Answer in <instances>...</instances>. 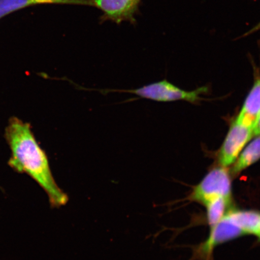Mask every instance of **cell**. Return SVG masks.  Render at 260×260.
<instances>
[{
  "label": "cell",
  "instance_id": "cell-9",
  "mask_svg": "<svg viewBox=\"0 0 260 260\" xmlns=\"http://www.w3.org/2000/svg\"><path fill=\"white\" fill-rule=\"evenodd\" d=\"M229 213L245 235L256 237L260 232V212L255 210H230Z\"/></svg>",
  "mask_w": 260,
  "mask_h": 260
},
{
  "label": "cell",
  "instance_id": "cell-11",
  "mask_svg": "<svg viewBox=\"0 0 260 260\" xmlns=\"http://www.w3.org/2000/svg\"><path fill=\"white\" fill-rule=\"evenodd\" d=\"M231 202L232 198L219 197L204 204L207 210L208 223L211 228L216 225L229 212Z\"/></svg>",
  "mask_w": 260,
  "mask_h": 260
},
{
  "label": "cell",
  "instance_id": "cell-4",
  "mask_svg": "<svg viewBox=\"0 0 260 260\" xmlns=\"http://www.w3.org/2000/svg\"><path fill=\"white\" fill-rule=\"evenodd\" d=\"M252 136L253 125L236 118L231 125L217 155L221 167L226 168L233 164Z\"/></svg>",
  "mask_w": 260,
  "mask_h": 260
},
{
  "label": "cell",
  "instance_id": "cell-6",
  "mask_svg": "<svg viewBox=\"0 0 260 260\" xmlns=\"http://www.w3.org/2000/svg\"><path fill=\"white\" fill-rule=\"evenodd\" d=\"M211 229L209 238L201 247L202 252L206 253L210 252L216 246L245 235L243 230L230 215L229 211L216 225Z\"/></svg>",
  "mask_w": 260,
  "mask_h": 260
},
{
  "label": "cell",
  "instance_id": "cell-3",
  "mask_svg": "<svg viewBox=\"0 0 260 260\" xmlns=\"http://www.w3.org/2000/svg\"><path fill=\"white\" fill-rule=\"evenodd\" d=\"M232 178L225 167L211 170L193 188L190 199L204 205L214 198H232Z\"/></svg>",
  "mask_w": 260,
  "mask_h": 260
},
{
  "label": "cell",
  "instance_id": "cell-10",
  "mask_svg": "<svg viewBox=\"0 0 260 260\" xmlns=\"http://www.w3.org/2000/svg\"><path fill=\"white\" fill-rule=\"evenodd\" d=\"M260 159V136L253 140L242 153L239 154L234 164L232 173L236 175L251 167Z\"/></svg>",
  "mask_w": 260,
  "mask_h": 260
},
{
  "label": "cell",
  "instance_id": "cell-13",
  "mask_svg": "<svg viewBox=\"0 0 260 260\" xmlns=\"http://www.w3.org/2000/svg\"><path fill=\"white\" fill-rule=\"evenodd\" d=\"M260 30V22H259V23L257 25H255L254 27L252 28L251 30H249L248 32H247L246 35H245L252 34L253 32L257 31L258 30Z\"/></svg>",
  "mask_w": 260,
  "mask_h": 260
},
{
  "label": "cell",
  "instance_id": "cell-1",
  "mask_svg": "<svg viewBox=\"0 0 260 260\" xmlns=\"http://www.w3.org/2000/svg\"><path fill=\"white\" fill-rule=\"evenodd\" d=\"M5 138L11 151L9 167L37 182L47 194L52 208L65 206L69 198L55 181L47 154L36 139L30 123L13 117L6 128Z\"/></svg>",
  "mask_w": 260,
  "mask_h": 260
},
{
  "label": "cell",
  "instance_id": "cell-12",
  "mask_svg": "<svg viewBox=\"0 0 260 260\" xmlns=\"http://www.w3.org/2000/svg\"><path fill=\"white\" fill-rule=\"evenodd\" d=\"M260 136V113L253 125V136Z\"/></svg>",
  "mask_w": 260,
  "mask_h": 260
},
{
  "label": "cell",
  "instance_id": "cell-14",
  "mask_svg": "<svg viewBox=\"0 0 260 260\" xmlns=\"http://www.w3.org/2000/svg\"><path fill=\"white\" fill-rule=\"evenodd\" d=\"M258 238L260 240V232L258 234V235L257 236Z\"/></svg>",
  "mask_w": 260,
  "mask_h": 260
},
{
  "label": "cell",
  "instance_id": "cell-8",
  "mask_svg": "<svg viewBox=\"0 0 260 260\" xmlns=\"http://www.w3.org/2000/svg\"><path fill=\"white\" fill-rule=\"evenodd\" d=\"M260 113V76L256 75L252 89L237 118L253 125Z\"/></svg>",
  "mask_w": 260,
  "mask_h": 260
},
{
  "label": "cell",
  "instance_id": "cell-2",
  "mask_svg": "<svg viewBox=\"0 0 260 260\" xmlns=\"http://www.w3.org/2000/svg\"><path fill=\"white\" fill-rule=\"evenodd\" d=\"M207 87H201L191 91L184 90L166 80L149 84L136 89L116 90L121 92L135 94L142 99L153 100L155 102H171L183 100L191 103H197L202 100L201 95L207 93Z\"/></svg>",
  "mask_w": 260,
  "mask_h": 260
},
{
  "label": "cell",
  "instance_id": "cell-7",
  "mask_svg": "<svg viewBox=\"0 0 260 260\" xmlns=\"http://www.w3.org/2000/svg\"><path fill=\"white\" fill-rule=\"evenodd\" d=\"M55 4L93 6L92 0H0V18L11 13L28 6Z\"/></svg>",
  "mask_w": 260,
  "mask_h": 260
},
{
  "label": "cell",
  "instance_id": "cell-5",
  "mask_svg": "<svg viewBox=\"0 0 260 260\" xmlns=\"http://www.w3.org/2000/svg\"><path fill=\"white\" fill-rule=\"evenodd\" d=\"M93 7L103 12L102 20L119 24L123 21L134 24L141 0H92Z\"/></svg>",
  "mask_w": 260,
  "mask_h": 260
}]
</instances>
